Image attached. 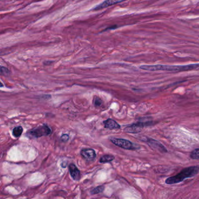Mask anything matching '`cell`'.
Returning a JSON list of instances; mask_svg holds the SVG:
<instances>
[{
  "mask_svg": "<svg viewBox=\"0 0 199 199\" xmlns=\"http://www.w3.org/2000/svg\"><path fill=\"white\" fill-rule=\"evenodd\" d=\"M140 68L143 70L156 71H165L169 72H182L191 71L199 69V63L192 64L184 66H167V65H143L141 66Z\"/></svg>",
  "mask_w": 199,
  "mask_h": 199,
  "instance_id": "cell-1",
  "label": "cell"
},
{
  "mask_svg": "<svg viewBox=\"0 0 199 199\" xmlns=\"http://www.w3.org/2000/svg\"><path fill=\"white\" fill-rule=\"evenodd\" d=\"M81 155L87 161H93L96 157L95 150L91 148L82 149L81 151Z\"/></svg>",
  "mask_w": 199,
  "mask_h": 199,
  "instance_id": "cell-7",
  "label": "cell"
},
{
  "mask_svg": "<svg viewBox=\"0 0 199 199\" xmlns=\"http://www.w3.org/2000/svg\"><path fill=\"white\" fill-rule=\"evenodd\" d=\"M104 185L100 186L98 187H96L95 188H94L92 190H90V193L92 195H96L99 194L100 193H102L104 191Z\"/></svg>",
  "mask_w": 199,
  "mask_h": 199,
  "instance_id": "cell-13",
  "label": "cell"
},
{
  "mask_svg": "<svg viewBox=\"0 0 199 199\" xmlns=\"http://www.w3.org/2000/svg\"><path fill=\"white\" fill-rule=\"evenodd\" d=\"M104 124V128L109 130H114V129H120V126L116 122L115 120L112 119H108L103 122Z\"/></svg>",
  "mask_w": 199,
  "mask_h": 199,
  "instance_id": "cell-10",
  "label": "cell"
},
{
  "mask_svg": "<svg viewBox=\"0 0 199 199\" xmlns=\"http://www.w3.org/2000/svg\"><path fill=\"white\" fill-rule=\"evenodd\" d=\"M51 132V129L48 125L43 124L27 131V136L31 138H39L42 136H49Z\"/></svg>",
  "mask_w": 199,
  "mask_h": 199,
  "instance_id": "cell-3",
  "label": "cell"
},
{
  "mask_svg": "<svg viewBox=\"0 0 199 199\" xmlns=\"http://www.w3.org/2000/svg\"><path fill=\"white\" fill-rule=\"evenodd\" d=\"M69 172L71 175V177L73 179V180L78 181L81 178V173L78 167L73 163H71L69 167Z\"/></svg>",
  "mask_w": 199,
  "mask_h": 199,
  "instance_id": "cell-8",
  "label": "cell"
},
{
  "mask_svg": "<svg viewBox=\"0 0 199 199\" xmlns=\"http://www.w3.org/2000/svg\"><path fill=\"white\" fill-rule=\"evenodd\" d=\"M145 142L153 149L157 150L163 153H167V148L158 141L155 140L153 138H146L145 139Z\"/></svg>",
  "mask_w": 199,
  "mask_h": 199,
  "instance_id": "cell-6",
  "label": "cell"
},
{
  "mask_svg": "<svg viewBox=\"0 0 199 199\" xmlns=\"http://www.w3.org/2000/svg\"><path fill=\"white\" fill-rule=\"evenodd\" d=\"M152 122H138L133 123L130 126H127L124 130L127 133H132V134H137L138 133H140L143 131L144 127L150 126L152 124Z\"/></svg>",
  "mask_w": 199,
  "mask_h": 199,
  "instance_id": "cell-5",
  "label": "cell"
},
{
  "mask_svg": "<svg viewBox=\"0 0 199 199\" xmlns=\"http://www.w3.org/2000/svg\"><path fill=\"white\" fill-rule=\"evenodd\" d=\"M102 103H103V102L102 100H100V97H98L97 96H94V98L93 99V104L95 107H99L102 105Z\"/></svg>",
  "mask_w": 199,
  "mask_h": 199,
  "instance_id": "cell-15",
  "label": "cell"
},
{
  "mask_svg": "<svg viewBox=\"0 0 199 199\" xmlns=\"http://www.w3.org/2000/svg\"><path fill=\"white\" fill-rule=\"evenodd\" d=\"M61 165H62V167H66V163H63Z\"/></svg>",
  "mask_w": 199,
  "mask_h": 199,
  "instance_id": "cell-18",
  "label": "cell"
},
{
  "mask_svg": "<svg viewBox=\"0 0 199 199\" xmlns=\"http://www.w3.org/2000/svg\"><path fill=\"white\" fill-rule=\"evenodd\" d=\"M124 1H126V0H105L104 2H103L102 3L97 5L93 9L94 10H100V9L106 8L109 6L122 2Z\"/></svg>",
  "mask_w": 199,
  "mask_h": 199,
  "instance_id": "cell-9",
  "label": "cell"
},
{
  "mask_svg": "<svg viewBox=\"0 0 199 199\" xmlns=\"http://www.w3.org/2000/svg\"><path fill=\"white\" fill-rule=\"evenodd\" d=\"M199 172V165L185 167L176 175L167 177L165 181V183L167 185H174L181 183L187 178L195 177Z\"/></svg>",
  "mask_w": 199,
  "mask_h": 199,
  "instance_id": "cell-2",
  "label": "cell"
},
{
  "mask_svg": "<svg viewBox=\"0 0 199 199\" xmlns=\"http://www.w3.org/2000/svg\"><path fill=\"white\" fill-rule=\"evenodd\" d=\"M110 141L113 144L120 147L123 149L127 150H136L139 149L138 145L134 144L130 141L127 140L126 139L123 138H111L110 139Z\"/></svg>",
  "mask_w": 199,
  "mask_h": 199,
  "instance_id": "cell-4",
  "label": "cell"
},
{
  "mask_svg": "<svg viewBox=\"0 0 199 199\" xmlns=\"http://www.w3.org/2000/svg\"><path fill=\"white\" fill-rule=\"evenodd\" d=\"M114 159V157L112 155H104L100 159V163H110Z\"/></svg>",
  "mask_w": 199,
  "mask_h": 199,
  "instance_id": "cell-11",
  "label": "cell"
},
{
  "mask_svg": "<svg viewBox=\"0 0 199 199\" xmlns=\"http://www.w3.org/2000/svg\"><path fill=\"white\" fill-rule=\"evenodd\" d=\"M23 133V128L22 126H17L16 127H15L14 129H13V131H12V134H13V136L16 137V138H18L20 136L22 135Z\"/></svg>",
  "mask_w": 199,
  "mask_h": 199,
  "instance_id": "cell-12",
  "label": "cell"
},
{
  "mask_svg": "<svg viewBox=\"0 0 199 199\" xmlns=\"http://www.w3.org/2000/svg\"><path fill=\"white\" fill-rule=\"evenodd\" d=\"M9 74H10V71L8 68L4 67L3 66L1 67V75L7 76V75H9Z\"/></svg>",
  "mask_w": 199,
  "mask_h": 199,
  "instance_id": "cell-16",
  "label": "cell"
},
{
  "mask_svg": "<svg viewBox=\"0 0 199 199\" xmlns=\"http://www.w3.org/2000/svg\"><path fill=\"white\" fill-rule=\"evenodd\" d=\"M190 158L192 159H199V148L193 150L190 154Z\"/></svg>",
  "mask_w": 199,
  "mask_h": 199,
  "instance_id": "cell-14",
  "label": "cell"
},
{
  "mask_svg": "<svg viewBox=\"0 0 199 199\" xmlns=\"http://www.w3.org/2000/svg\"><path fill=\"white\" fill-rule=\"evenodd\" d=\"M60 138H61V140L62 142L66 143L69 140V136L68 134H63L61 136Z\"/></svg>",
  "mask_w": 199,
  "mask_h": 199,
  "instance_id": "cell-17",
  "label": "cell"
}]
</instances>
